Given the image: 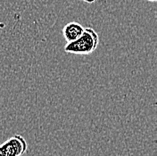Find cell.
<instances>
[{
  "label": "cell",
  "mask_w": 157,
  "mask_h": 156,
  "mask_svg": "<svg viewBox=\"0 0 157 156\" xmlns=\"http://www.w3.org/2000/svg\"><path fill=\"white\" fill-rule=\"evenodd\" d=\"M147 1H149V2H155L156 0H147Z\"/></svg>",
  "instance_id": "5b68a950"
},
{
  "label": "cell",
  "mask_w": 157,
  "mask_h": 156,
  "mask_svg": "<svg viewBox=\"0 0 157 156\" xmlns=\"http://www.w3.org/2000/svg\"><path fill=\"white\" fill-rule=\"evenodd\" d=\"M84 28L81 24L76 22H71L67 23L63 29V35L67 42L73 41L77 39L82 34Z\"/></svg>",
  "instance_id": "3957f363"
},
{
  "label": "cell",
  "mask_w": 157,
  "mask_h": 156,
  "mask_svg": "<svg viewBox=\"0 0 157 156\" xmlns=\"http://www.w3.org/2000/svg\"><path fill=\"white\" fill-rule=\"evenodd\" d=\"M78 1H83V2L88 3V4H92V3H95L97 0H78Z\"/></svg>",
  "instance_id": "277c9868"
},
{
  "label": "cell",
  "mask_w": 157,
  "mask_h": 156,
  "mask_svg": "<svg viewBox=\"0 0 157 156\" xmlns=\"http://www.w3.org/2000/svg\"><path fill=\"white\" fill-rule=\"evenodd\" d=\"M27 149L28 145L24 137L14 135L0 145V156H21Z\"/></svg>",
  "instance_id": "7a4b0ae2"
},
{
  "label": "cell",
  "mask_w": 157,
  "mask_h": 156,
  "mask_svg": "<svg viewBox=\"0 0 157 156\" xmlns=\"http://www.w3.org/2000/svg\"><path fill=\"white\" fill-rule=\"evenodd\" d=\"M99 44V36L98 32L90 27L84 28L82 34L78 39L67 42L64 47L66 53L78 54V55H89L93 53Z\"/></svg>",
  "instance_id": "6da1fadb"
}]
</instances>
